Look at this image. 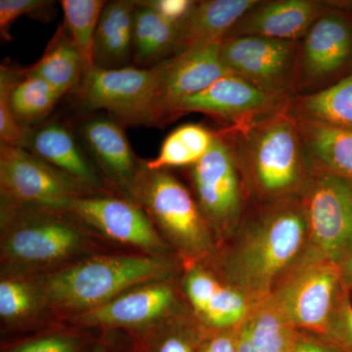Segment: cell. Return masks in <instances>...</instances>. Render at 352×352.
Here are the masks:
<instances>
[{"mask_svg":"<svg viewBox=\"0 0 352 352\" xmlns=\"http://www.w3.org/2000/svg\"><path fill=\"white\" fill-rule=\"evenodd\" d=\"M199 352H237V338L220 333L204 342Z\"/></svg>","mask_w":352,"mask_h":352,"instance_id":"obj_38","label":"cell"},{"mask_svg":"<svg viewBox=\"0 0 352 352\" xmlns=\"http://www.w3.org/2000/svg\"><path fill=\"white\" fill-rule=\"evenodd\" d=\"M300 41L258 36H229L220 55L228 71L267 94L289 98L298 85Z\"/></svg>","mask_w":352,"mask_h":352,"instance_id":"obj_9","label":"cell"},{"mask_svg":"<svg viewBox=\"0 0 352 352\" xmlns=\"http://www.w3.org/2000/svg\"><path fill=\"white\" fill-rule=\"evenodd\" d=\"M0 96L6 99L21 126L31 129L41 124L64 95L29 68L1 66Z\"/></svg>","mask_w":352,"mask_h":352,"instance_id":"obj_20","label":"cell"},{"mask_svg":"<svg viewBox=\"0 0 352 352\" xmlns=\"http://www.w3.org/2000/svg\"><path fill=\"white\" fill-rule=\"evenodd\" d=\"M323 11V4L314 0L259 1L227 36H258L300 41Z\"/></svg>","mask_w":352,"mask_h":352,"instance_id":"obj_18","label":"cell"},{"mask_svg":"<svg viewBox=\"0 0 352 352\" xmlns=\"http://www.w3.org/2000/svg\"><path fill=\"white\" fill-rule=\"evenodd\" d=\"M138 1L115 0L106 3L95 36L94 66L124 68L132 55L133 19Z\"/></svg>","mask_w":352,"mask_h":352,"instance_id":"obj_23","label":"cell"},{"mask_svg":"<svg viewBox=\"0 0 352 352\" xmlns=\"http://www.w3.org/2000/svg\"><path fill=\"white\" fill-rule=\"evenodd\" d=\"M65 210L83 226L103 234L120 244L142 250L147 254H159L166 244L154 223L131 199L94 194L71 199Z\"/></svg>","mask_w":352,"mask_h":352,"instance_id":"obj_11","label":"cell"},{"mask_svg":"<svg viewBox=\"0 0 352 352\" xmlns=\"http://www.w3.org/2000/svg\"><path fill=\"white\" fill-rule=\"evenodd\" d=\"M199 208L207 219L226 226L242 205L239 166L230 147L217 132L210 151L191 166Z\"/></svg>","mask_w":352,"mask_h":352,"instance_id":"obj_14","label":"cell"},{"mask_svg":"<svg viewBox=\"0 0 352 352\" xmlns=\"http://www.w3.org/2000/svg\"><path fill=\"white\" fill-rule=\"evenodd\" d=\"M220 286L221 285L217 280L208 274L207 271L196 268L187 275L184 287L190 302L196 311L201 315Z\"/></svg>","mask_w":352,"mask_h":352,"instance_id":"obj_35","label":"cell"},{"mask_svg":"<svg viewBox=\"0 0 352 352\" xmlns=\"http://www.w3.org/2000/svg\"><path fill=\"white\" fill-rule=\"evenodd\" d=\"M307 235L302 208L285 206L266 214L229 261L228 274L236 289L254 296L270 293L300 254Z\"/></svg>","mask_w":352,"mask_h":352,"instance_id":"obj_4","label":"cell"},{"mask_svg":"<svg viewBox=\"0 0 352 352\" xmlns=\"http://www.w3.org/2000/svg\"><path fill=\"white\" fill-rule=\"evenodd\" d=\"M221 43L194 44L156 65L162 122L173 119V109L183 99L200 94L231 74L220 55Z\"/></svg>","mask_w":352,"mask_h":352,"instance_id":"obj_12","label":"cell"},{"mask_svg":"<svg viewBox=\"0 0 352 352\" xmlns=\"http://www.w3.org/2000/svg\"><path fill=\"white\" fill-rule=\"evenodd\" d=\"M312 258L340 265L352 256V184L314 170L303 199Z\"/></svg>","mask_w":352,"mask_h":352,"instance_id":"obj_7","label":"cell"},{"mask_svg":"<svg viewBox=\"0 0 352 352\" xmlns=\"http://www.w3.org/2000/svg\"><path fill=\"white\" fill-rule=\"evenodd\" d=\"M346 292L338 296L326 333L342 351L352 352V305Z\"/></svg>","mask_w":352,"mask_h":352,"instance_id":"obj_34","label":"cell"},{"mask_svg":"<svg viewBox=\"0 0 352 352\" xmlns=\"http://www.w3.org/2000/svg\"><path fill=\"white\" fill-rule=\"evenodd\" d=\"M29 69L32 74L65 95L69 91H75L87 66L82 55L62 25L54 38L51 39L43 57Z\"/></svg>","mask_w":352,"mask_h":352,"instance_id":"obj_25","label":"cell"},{"mask_svg":"<svg viewBox=\"0 0 352 352\" xmlns=\"http://www.w3.org/2000/svg\"><path fill=\"white\" fill-rule=\"evenodd\" d=\"M95 342L78 331H52L15 342L2 352H88Z\"/></svg>","mask_w":352,"mask_h":352,"instance_id":"obj_30","label":"cell"},{"mask_svg":"<svg viewBox=\"0 0 352 352\" xmlns=\"http://www.w3.org/2000/svg\"><path fill=\"white\" fill-rule=\"evenodd\" d=\"M289 352H332L312 340L296 339Z\"/></svg>","mask_w":352,"mask_h":352,"instance_id":"obj_39","label":"cell"},{"mask_svg":"<svg viewBox=\"0 0 352 352\" xmlns=\"http://www.w3.org/2000/svg\"><path fill=\"white\" fill-rule=\"evenodd\" d=\"M45 305L36 282L20 276L2 278L0 282V317L6 325L19 326Z\"/></svg>","mask_w":352,"mask_h":352,"instance_id":"obj_29","label":"cell"},{"mask_svg":"<svg viewBox=\"0 0 352 352\" xmlns=\"http://www.w3.org/2000/svg\"><path fill=\"white\" fill-rule=\"evenodd\" d=\"M88 352H120L106 340H96ZM129 352V351H127Z\"/></svg>","mask_w":352,"mask_h":352,"instance_id":"obj_41","label":"cell"},{"mask_svg":"<svg viewBox=\"0 0 352 352\" xmlns=\"http://www.w3.org/2000/svg\"><path fill=\"white\" fill-rule=\"evenodd\" d=\"M296 340L294 326L270 296L241 329L237 352H289Z\"/></svg>","mask_w":352,"mask_h":352,"instance_id":"obj_24","label":"cell"},{"mask_svg":"<svg viewBox=\"0 0 352 352\" xmlns=\"http://www.w3.org/2000/svg\"><path fill=\"white\" fill-rule=\"evenodd\" d=\"M104 0H62L64 27L76 47L82 55L87 69L94 67L95 36Z\"/></svg>","mask_w":352,"mask_h":352,"instance_id":"obj_28","label":"cell"},{"mask_svg":"<svg viewBox=\"0 0 352 352\" xmlns=\"http://www.w3.org/2000/svg\"><path fill=\"white\" fill-rule=\"evenodd\" d=\"M129 199L185 251L201 252L208 249L210 238L201 208L168 170H150L141 161Z\"/></svg>","mask_w":352,"mask_h":352,"instance_id":"obj_6","label":"cell"},{"mask_svg":"<svg viewBox=\"0 0 352 352\" xmlns=\"http://www.w3.org/2000/svg\"><path fill=\"white\" fill-rule=\"evenodd\" d=\"M76 104L87 112L106 111L120 124H162L159 107V71L124 67L87 69L76 88Z\"/></svg>","mask_w":352,"mask_h":352,"instance_id":"obj_5","label":"cell"},{"mask_svg":"<svg viewBox=\"0 0 352 352\" xmlns=\"http://www.w3.org/2000/svg\"><path fill=\"white\" fill-rule=\"evenodd\" d=\"M177 24L164 19L143 1H138L133 19L132 56L139 65L161 63L175 55Z\"/></svg>","mask_w":352,"mask_h":352,"instance_id":"obj_26","label":"cell"},{"mask_svg":"<svg viewBox=\"0 0 352 352\" xmlns=\"http://www.w3.org/2000/svg\"><path fill=\"white\" fill-rule=\"evenodd\" d=\"M24 148L98 193L105 192L94 164L64 122L53 120L28 129Z\"/></svg>","mask_w":352,"mask_h":352,"instance_id":"obj_19","label":"cell"},{"mask_svg":"<svg viewBox=\"0 0 352 352\" xmlns=\"http://www.w3.org/2000/svg\"><path fill=\"white\" fill-rule=\"evenodd\" d=\"M351 55V23L344 14L324 10L300 44L298 85L318 87L339 73Z\"/></svg>","mask_w":352,"mask_h":352,"instance_id":"obj_15","label":"cell"},{"mask_svg":"<svg viewBox=\"0 0 352 352\" xmlns=\"http://www.w3.org/2000/svg\"><path fill=\"white\" fill-rule=\"evenodd\" d=\"M45 0H1L0 1V32L4 39L11 41V25L18 17L36 12L50 4Z\"/></svg>","mask_w":352,"mask_h":352,"instance_id":"obj_36","label":"cell"},{"mask_svg":"<svg viewBox=\"0 0 352 352\" xmlns=\"http://www.w3.org/2000/svg\"><path fill=\"white\" fill-rule=\"evenodd\" d=\"M199 162L193 150L180 135L179 132L173 131L164 139L159 154L150 161H144L145 166L150 170H168L175 166H192Z\"/></svg>","mask_w":352,"mask_h":352,"instance_id":"obj_33","label":"cell"},{"mask_svg":"<svg viewBox=\"0 0 352 352\" xmlns=\"http://www.w3.org/2000/svg\"><path fill=\"white\" fill-rule=\"evenodd\" d=\"M129 352H195L190 340L179 333L156 327L134 337Z\"/></svg>","mask_w":352,"mask_h":352,"instance_id":"obj_32","label":"cell"},{"mask_svg":"<svg viewBox=\"0 0 352 352\" xmlns=\"http://www.w3.org/2000/svg\"><path fill=\"white\" fill-rule=\"evenodd\" d=\"M170 270V263L159 254L96 256L48 273L36 284L46 305L75 315L159 282Z\"/></svg>","mask_w":352,"mask_h":352,"instance_id":"obj_1","label":"cell"},{"mask_svg":"<svg viewBox=\"0 0 352 352\" xmlns=\"http://www.w3.org/2000/svg\"><path fill=\"white\" fill-rule=\"evenodd\" d=\"M258 3V0L196 1L188 15L177 24L175 54L194 44L223 41Z\"/></svg>","mask_w":352,"mask_h":352,"instance_id":"obj_21","label":"cell"},{"mask_svg":"<svg viewBox=\"0 0 352 352\" xmlns=\"http://www.w3.org/2000/svg\"><path fill=\"white\" fill-rule=\"evenodd\" d=\"M143 2L163 16L164 19L175 24L182 22L196 4V1L191 0H149Z\"/></svg>","mask_w":352,"mask_h":352,"instance_id":"obj_37","label":"cell"},{"mask_svg":"<svg viewBox=\"0 0 352 352\" xmlns=\"http://www.w3.org/2000/svg\"><path fill=\"white\" fill-rule=\"evenodd\" d=\"M340 283L342 289L349 291L352 289V256L340 265Z\"/></svg>","mask_w":352,"mask_h":352,"instance_id":"obj_40","label":"cell"},{"mask_svg":"<svg viewBox=\"0 0 352 352\" xmlns=\"http://www.w3.org/2000/svg\"><path fill=\"white\" fill-rule=\"evenodd\" d=\"M2 204L64 208L71 199L99 194L20 146L0 144Z\"/></svg>","mask_w":352,"mask_h":352,"instance_id":"obj_8","label":"cell"},{"mask_svg":"<svg viewBox=\"0 0 352 352\" xmlns=\"http://www.w3.org/2000/svg\"><path fill=\"white\" fill-rule=\"evenodd\" d=\"M173 300L170 287L153 282L129 289L101 307L72 315V318L78 326L126 329L138 336L156 327Z\"/></svg>","mask_w":352,"mask_h":352,"instance_id":"obj_16","label":"cell"},{"mask_svg":"<svg viewBox=\"0 0 352 352\" xmlns=\"http://www.w3.org/2000/svg\"><path fill=\"white\" fill-rule=\"evenodd\" d=\"M288 108L305 119L352 131V75L324 89L289 100Z\"/></svg>","mask_w":352,"mask_h":352,"instance_id":"obj_27","label":"cell"},{"mask_svg":"<svg viewBox=\"0 0 352 352\" xmlns=\"http://www.w3.org/2000/svg\"><path fill=\"white\" fill-rule=\"evenodd\" d=\"M289 99L267 94L240 76L228 74L200 94L183 99L173 119L186 113H203L230 126L243 124L287 107Z\"/></svg>","mask_w":352,"mask_h":352,"instance_id":"obj_13","label":"cell"},{"mask_svg":"<svg viewBox=\"0 0 352 352\" xmlns=\"http://www.w3.org/2000/svg\"><path fill=\"white\" fill-rule=\"evenodd\" d=\"M291 113L295 118L309 166L352 184V131Z\"/></svg>","mask_w":352,"mask_h":352,"instance_id":"obj_22","label":"cell"},{"mask_svg":"<svg viewBox=\"0 0 352 352\" xmlns=\"http://www.w3.org/2000/svg\"><path fill=\"white\" fill-rule=\"evenodd\" d=\"M78 132L99 170L129 194L141 161L134 156L122 124L113 118L92 116L80 122Z\"/></svg>","mask_w":352,"mask_h":352,"instance_id":"obj_17","label":"cell"},{"mask_svg":"<svg viewBox=\"0 0 352 352\" xmlns=\"http://www.w3.org/2000/svg\"><path fill=\"white\" fill-rule=\"evenodd\" d=\"M288 106L217 132L230 147L236 161L247 166L258 188L268 195H282L295 189L309 166Z\"/></svg>","mask_w":352,"mask_h":352,"instance_id":"obj_2","label":"cell"},{"mask_svg":"<svg viewBox=\"0 0 352 352\" xmlns=\"http://www.w3.org/2000/svg\"><path fill=\"white\" fill-rule=\"evenodd\" d=\"M1 261L17 273L54 267L89 247L85 227L64 208L1 207Z\"/></svg>","mask_w":352,"mask_h":352,"instance_id":"obj_3","label":"cell"},{"mask_svg":"<svg viewBox=\"0 0 352 352\" xmlns=\"http://www.w3.org/2000/svg\"><path fill=\"white\" fill-rule=\"evenodd\" d=\"M340 287V266L311 258L270 296L294 327L326 333Z\"/></svg>","mask_w":352,"mask_h":352,"instance_id":"obj_10","label":"cell"},{"mask_svg":"<svg viewBox=\"0 0 352 352\" xmlns=\"http://www.w3.org/2000/svg\"><path fill=\"white\" fill-rule=\"evenodd\" d=\"M247 311L244 294L221 285L201 316L212 327L228 328L242 321Z\"/></svg>","mask_w":352,"mask_h":352,"instance_id":"obj_31","label":"cell"}]
</instances>
